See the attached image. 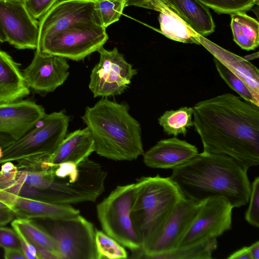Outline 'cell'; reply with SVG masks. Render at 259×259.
Instances as JSON below:
<instances>
[{
	"instance_id": "obj_2",
	"label": "cell",
	"mask_w": 259,
	"mask_h": 259,
	"mask_svg": "<svg viewBox=\"0 0 259 259\" xmlns=\"http://www.w3.org/2000/svg\"><path fill=\"white\" fill-rule=\"evenodd\" d=\"M172 169L169 178L182 196L194 202L215 197L226 198L233 208L249 202L247 171L230 157L203 151Z\"/></svg>"
},
{
	"instance_id": "obj_15",
	"label": "cell",
	"mask_w": 259,
	"mask_h": 259,
	"mask_svg": "<svg viewBox=\"0 0 259 259\" xmlns=\"http://www.w3.org/2000/svg\"><path fill=\"white\" fill-rule=\"evenodd\" d=\"M69 69L67 59L35 51L31 63L22 75L30 91L45 96L64 83L69 75Z\"/></svg>"
},
{
	"instance_id": "obj_50",
	"label": "cell",
	"mask_w": 259,
	"mask_h": 259,
	"mask_svg": "<svg viewBox=\"0 0 259 259\" xmlns=\"http://www.w3.org/2000/svg\"><path fill=\"white\" fill-rule=\"evenodd\" d=\"M16 1H21V2H23L24 1V0H16Z\"/></svg>"
},
{
	"instance_id": "obj_22",
	"label": "cell",
	"mask_w": 259,
	"mask_h": 259,
	"mask_svg": "<svg viewBox=\"0 0 259 259\" xmlns=\"http://www.w3.org/2000/svg\"><path fill=\"white\" fill-rule=\"evenodd\" d=\"M29 94L18 64L0 50V104L22 99Z\"/></svg>"
},
{
	"instance_id": "obj_20",
	"label": "cell",
	"mask_w": 259,
	"mask_h": 259,
	"mask_svg": "<svg viewBox=\"0 0 259 259\" xmlns=\"http://www.w3.org/2000/svg\"><path fill=\"white\" fill-rule=\"evenodd\" d=\"M95 151L94 138L88 127L66 135L50 155V162L55 165L63 162L79 164Z\"/></svg>"
},
{
	"instance_id": "obj_49",
	"label": "cell",
	"mask_w": 259,
	"mask_h": 259,
	"mask_svg": "<svg viewBox=\"0 0 259 259\" xmlns=\"http://www.w3.org/2000/svg\"><path fill=\"white\" fill-rule=\"evenodd\" d=\"M0 207H8L4 203L0 202Z\"/></svg>"
},
{
	"instance_id": "obj_42",
	"label": "cell",
	"mask_w": 259,
	"mask_h": 259,
	"mask_svg": "<svg viewBox=\"0 0 259 259\" xmlns=\"http://www.w3.org/2000/svg\"><path fill=\"white\" fill-rule=\"evenodd\" d=\"M228 259H251L248 247L245 246L230 254Z\"/></svg>"
},
{
	"instance_id": "obj_32",
	"label": "cell",
	"mask_w": 259,
	"mask_h": 259,
	"mask_svg": "<svg viewBox=\"0 0 259 259\" xmlns=\"http://www.w3.org/2000/svg\"><path fill=\"white\" fill-rule=\"evenodd\" d=\"M50 155L38 154L29 156L17 160L16 166L19 171L25 172L45 171L54 165L49 161Z\"/></svg>"
},
{
	"instance_id": "obj_1",
	"label": "cell",
	"mask_w": 259,
	"mask_h": 259,
	"mask_svg": "<svg viewBox=\"0 0 259 259\" xmlns=\"http://www.w3.org/2000/svg\"><path fill=\"white\" fill-rule=\"evenodd\" d=\"M226 93L193 107L203 152L230 157L245 170L259 164V106Z\"/></svg>"
},
{
	"instance_id": "obj_18",
	"label": "cell",
	"mask_w": 259,
	"mask_h": 259,
	"mask_svg": "<svg viewBox=\"0 0 259 259\" xmlns=\"http://www.w3.org/2000/svg\"><path fill=\"white\" fill-rule=\"evenodd\" d=\"M152 10L159 12L160 32L172 40L199 45L197 32L185 21L170 0H147Z\"/></svg>"
},
{
	"instance_id": "obj_43",
	"label": "cell",
	"mask_w": 259,
	"mask_h": 259,
	"mask_svg": "<svg viewBox=\"0 0 259 259\" xmlns=\"http://www.w3.org/2000/svg\"><path fill=\"white\" fill-rule=\"evenodd\" d=\"M248 247L251 259H259L258 241H256Z\"/></svg>"
},
{
	"instance_id": "obj_38",
	"label": "cell",
	"mask_w": 259,
	"mask_h": 259,
	"mask_svg": "<svg viewBox=\"0 0 259 259\" xmlns=\"http://www.w3.org/2000/svg\"><path fill=\"white\" fill-rule=\"evenodd\" d=\"M15 215L8 207H0V226H3L11 222Z\"/></svg>"
},
{
	"instance_id": "obj_39",
	"label": "cell",
	"mask_w": 259,
	"mask_h": 259,
	"mask_svg": "<svg viewBox=\"0 0 259 259\" xmlns=\"http://www.w3.org/2000/svg\"><path fill=\"white\" fill-rule=\"evenodd\" d=\"M4 250L5 259H27L21 248H5Z\"/></svg>"
},
{
	"instance_id": "obj_28",
	"label": "cell",
	"mask_w": 259,
	"mask_h": 259,
	"mask_svg": "<svg viewBox=\"0 0 259 259\" xmlns=\"http://www.w3.org/2000/svg\"><path fill=\"white\" fill-rule=\"evenodd\" d=\"M216 68L223 80L240 97L248 102L259 106V95L253 92L242 80L231 72L214 58Z\"/></svg>"
},
{
	"instance_id": "obj_48",
	"label": "cell",
	"mask_w": 259,
	"mask_h": 259,
	"mask_svg": "<svg viewBox=\"0 0 259 259\" xmlns=\"http://www.w3.org/2000/svg\"><path fill=\"white\" fill-rule=\"evenodd\" d=\"M255 5H258L259 4V0H252Z\"/></svg>"
},
{
	"instance_id": "obj_4",
	"label": "cell",
	"mask_w": 259,
	"mask_h": 259,
	"mask_svg": "<svg viewBox=\"0 0 259 259\" xmlns=\"http://www.w3.org/2000/svg\"><path fill=\"white\" fill-rule=\"evenodd\" d=\"M175 183L157 175L135 183L131 217L142 243V254L155 240L174 207L182 197Z\"/></svg>"
},
{
	"instance_id": "obj_17",
	"label": "cell",
	"mask_w": 259,
	"mask_h": 259,
	"mask_svg": "<svg viewBox=\"0 0 259 259\" xmlns=\"http://www.w3.org/2000/svg\"><path fill=\"white\" fill-rule=\"evenodd\" d=\"M198 153L195 145L174 137L157 142L144 153L143 162L151 168L173 169Z\"/></svg>"
},
{
	"instance_id": "obj_27",
	"label": "cell",
	"mask_w": 259,
	"mask_h": 259,
	"mask_svg": "<svg viewBox=\"0 0 259 259\" xmlns=\"http://www.w3.org/2000/svg\"><path fill=\"white\" fill-rule=\"evenodd\" d=\"M11 225H15L35 247L48 249L60 259L55 242L46 229L29 219L17 218L11 222Z\"/></svg>"
},
{
	"instance_id": "obj_41",
	"label": "cell",
	"mask_w": 259,
	"mask_h": 259,
	"mask_svg": "<svg viewBox=\"0 0 259 259\" xmlns=\"http://www.w3.org/2000/svg\"><path fill=\"white\" fill-rule=\"evenodd\" d=\"M38 259H59L53 251L42 247H36Z\"/></svg>"
},
{
	"instance_id": "obj_31",
	"label": "cell",
	"mask_w": 259,
	"mask_h": 259,
	"mask_svg": "<svg viewBox=\"0 0 259 259\" xmlns=\"http://www.w3.org/2000/svg\"><path fill=\"white\" fill-rule=\"evenodd\" d=\"M219 14H230L251 10L255 5L252 0H197Z\"/></svg>"
},
{
	"instance_id": "obj_14",
	"label": "cell",
	"mask_w": 259,
	"mask_h": 259,
	"mask_svg": "<svg viewBox=\"0 0 259 259\" xmlns=\"http://www.w3.org/2000/svg\"><path fill=\"white\" fill-rule=\"evenodd\" d=\"M201 205L182 197L165 221L158 236L144 251L141 258L154 255L178 247L193 222Z\"/></svg>"
},
{
	"instance_id": "obj_6",
	"label": "cell",
	"mask_w": 259,
	"mask_h": 259,
	"mask_svg": "<svg viewBox=\"0 0 259 259\" xmlns=\"http://www.w3.org/2000/svg\"><path fill=\"white\" fill-rule=\"evenodd\" d=\"M134 188L135 183L117 186L97 205V213L103 232L135 252L142 250V243L131 217Z\"/></svg>"
},
{
	"instance_id": "obj_25",
	"label": "cell",
	"mask_w": 259,
	"mask_h": 259,
	"mask_svg": "<svg viewBox=\"0 0 259 259\" xmlns=\"http://www.w3.org/2000/svg\"><path fill=\"white\" fill-rule=\"evenodd\" d=\"M217 246V238H212L178 246L167 252L154 255L150 259H210Z\"/></svg>"
},
{
	"instance_id": "obj_12",
	"label": "cell",
	"mask_w": 259,
	"mask_h": 259,
	"mask_svg": "<svg viewBox=\"0 0 259 259\" xmlns=\"http://www.w3.org/2000/svg\"><path fill=\"white\" fill-rule=\"evenodd\" d=\"M233 207L225 198H208L201 205L178 246L217 238L231 229Z\"/></svg>"
},
{
	"instance_id": "obj_37",
	"label": "cell",
	"mask_w": 259,
	"mask_h": 259,
	"mask_svg": "<svg viewBox=\"0 0 259 259\" xmlns=\"http://www.w3.org/2000/svg\"><path fill=\"white\" fill-rule=\"evenodd\" d=\"M16 231L21 245V248L27 259H38L36 247L31 244L20 230L14 225H11Z\"/></svg>"
},
{
	"instance_id": "obj_16",
	"label": "cell",
	"mask_w": 259,
	"mask_h": 259,
	"mask_svg": "<svg viewBox=\"0 0 259 259\" xmlns=\"http://www.w3.org/2000/svg\"><path fill=\"white\" fill-rule=\"evenodd\" d=\"M45 115L43 107L32 101L21 99L0 104V133L16 141Z\"/></svg>"
},
{
	"instance_id": "obj_19",
	"label": "cell",
	"mask_w": 259,
	"mask_h": 259,
	"mask_svg": "<svg viewBox=\"0 0 259 259\" xmlns=\"http://www.w3.org/2000/svg\"><path fill=\"white\" fill-rule=\"evenodd\" d=\"M195 39L220 62L259 95V71L248 61L213 42L198 33Z\"/></svg>"
},
{
	"instance_id": "obj_40",
	"label": "cell",
	"mask_w": 259,
	"mask_h": 259,
	"mask_svg": "<svg viewBox=\"0 0 259 259\" xmlns=\"http://www.w3.org/2000/svg\"><path fill=\"white\" fill-rule=\"evenodd\" d=\"M17 197L0 189V202L11 209Z\"/></svg>"
},
{
	"instance_id": "obj_30",
	"label": "cell",
	"mask_w": 259,
	"mask_h": 259,
	"mask_svg": "<svg viewBox=\"0 0 259 259\" xmlns=\"http://www.w3.org/2000/svg\"><path fill=\"white\" fill-rule=\"evenodd\" d=\"M102 26L107 28L119 20L124 8L131 6L130 0H96Z\"/></svg>"
},
{
	"instance_id": "obj_47",
	"label": "cell",
	"mask_w": 259,
	"mask_h": 259,
	"mask_svg": "<svg viewBox=\"0 0 259 259\" xmlns=\"http://www.w3.org/2000/svg\"><path fill=\"white\" fill-rule=\"evenodd\" d=\"M3 149L0 147V159L3 156Z\"/></svg>"
},
{
	"instance_id": "obj_13",
	"label": "cell",
	"mask_w": 259,
	"mask_h": 259,
	"mask_svg": "<svg viewBox=\"0 0 259 259\" xmlns=\"http://www.w3.org/2000/svg\"><path fill=\"white\" fill-rule=\"evenodd\" d=\"M0 24L10 45L18 49H36L39 21L30 16L23 2L0 0Z\"/></svg>"
},
{
	"instance_id": "obj_5",
	"label": "cell",
	"mask_w": 259,
	"mask_h": 259,
	"mask_svg": "<svg viewBox=\"0 0 259 259\" xmlns=\"http://www.w3.org/2000/svg\"><path fill=\"white\" fill-rule=\"evenodd\" d=\"M80 170L75 175L59 177L54 174L49 187L39 190L23 185L20 196L45 202L71 205L95 202L105 190L106 171L89 158L80 163Z\"/></svg>"
},
{
	"instance_id": "obj_7",
	"label": "cell",
	"mask_w": 259,
	"mask_h": 259,
	"mask_svg": "<svg viewBox=\"0 0 259 259\" xmlns=\"http://www.w3.org/2000/svg\"><path fill=\"white\" fill-rule=\"evenodd\" d=\"M69 122L63 111L46 114L31 130L3 149L0 164L34 155H51L66 136Z\"/></svg>"
},
{
	"instance_id": "obj_8",
	"label": "cell",
	"mask_w": 259,
	"mask_h": 259,
	"mask_svg": "<svg viewBox=\"0 0 259 259\" xmlns=\"http://www.w3.org/2000/svg\"><path fill=\"white\" fill-rule=\"evenodd\" d=\"M49 230L60 259H99L95 241L96 229L79 214L50 220Z\"/></svg>"
},
{
	"instance_id": "obj_35",
	"label": "cell",
	"mask_w": 259,
	"mask_h": 259,
	"mask_svg": "<svg viewBox=\"0 0 259 259\" xmlns=\"http://www.w3.org/2000/svg\"><path fill=\"white\" fill-rule=\"evenodd\" d=\"M59 0H24V5L34 19L40 20Z\"/></svg>"
},
{
	"instance_id": "obj_3",
	"label": "cell",
	"mask_w": 259,
	"mask_h": 259,
	"mask_svg": "<svg viewBox=\"0 0 259 259\" xmlns=\"http://www.w3.org/2000/svg\"><path fill=\"white\" fill-rule=\"evenodd\" d=\"M81 119L94 138L99 155L116 161H132L144 153L140 124L127 104L103 98L87 107Z\"/></svg>"
},
{
	"instance_id": "obj_9",
	"label": "cell",
	"mask_w": 259,
	"mask_h": 259,
	"mask_svg": "<svg viewBox=\"0 0 259 259\" xmlns=\"http://www.w3.org/2000/svg\"><path fill=\"white\" fill-rule=\"evenodd\" d=\"M102 25L80 22L55 34L37 53L80 61L98 51L108 40Z\"/></svg>"
},
{
	"instance_id": "obj_24",
	"label": "cell",
	"mask_w": 259,
	"mask_h": 259,
	"mask_svg": "<svg viewBox=\"0 0 259 259\" xmlns=\"http://www.w3.org/2000/svg\"><path fill=\"white\" fill-rule=\"evenodd\" d=\"M234 41L242 49L255 50L259 45V23L246 12L231 14L230 24Z\"/></svg>"
},
{
	"instance_id": "obj_26",
	"label": "cell",
	"mask_w": 259,
	"mask_h": 259,
	"mask_svg": "<svg viewBox=\"0 0 259 259\" xmlns=\"http://www.w3.org/2000/svg\"><path fill=\"white\" fill-rule=\"evenodd\" d=\"M193 113V108L188 107L167 110L158 118V123L164 132L169 136L177 137L180 134L185 136L187 129L194 125Z\"/></svg>"
},
{
	"instance_id": "obj_34",
	"label": "cell",
	"mask_w": 259,
	"mask_h": 259,
	"mask_svg": "<svg viewBox=\"0 0 259 259\" xmlns=\"http://www.w3.org/2000/svg\"><path fill=\"white\" fill-rule=\"evenodd\" d=\"M18 172L17 166L12 162L3 163L0 170V189L13 194Z\"/></svg>"
},
{
	"instance_id": "obj_33",
	"label": "cell",
	"mask_w": 259,
	"mask_h": 259,
	"mask_svg": "<svg viewBox=\"0 0 259 259\" xmlns=\"http://www.w3.org/2000/svg\"><path fill=\"white\" fill-rule=\"evenodd\" d=\"M249 204L245 213V220L251 226L259 227V178L256 177L251 185Z\"/></svg>"
},
{
	"instance_id": "obj_10",
	"label": "cell",
	"mask_w": 259,
	"mask_h": 259,
	"mask_svg": "<svg viewBox=\"0 0 259 259\" xmlns=\"http://www.w3.org/2000/svg\"><path fill=\"white\" fill-rule=\"evenodd\" d=\"M98 52L99 62L92 70L89 87L94 97L107 98L122 94L131 84L137 70L126 61L117 48Z\"/></svg>"
},
{
	"instance_id": "obj_44",
	"label": "cell",
	"mask_w": 259,
	"mask_h": 259,
	"mask_svg": "<svg viewBox=\"0 0 259 259\" xmlns=\"http://www.w3.org/2000/svg\"><path fill=\"white\" fill-rule=\"evenodd\" d=\"M14 141L8 136L0 133V147L3 149L9 146Z\"/></svg>"
},
{
	"instance_id": "obj_45",
	"label": "cell",
	"mask_w": 259,
	"mask_h": 259,
	"mask_svg": "<svg viewBox=\"0 0 259 259\" xmlns=\"http://www.w3.org/2000/svg\"><path fill=\"white\" fill-rule=\"evenodd\" d=\"M130 1L131 6L152 10L151 6L147 0H130Z\"/></svg>"
},
{
	"instance_id": "obj_29",
	"label": "cell",
	"mask_w": 259,
	"mask_h": 259,
	"mask_svg": "<svg viewBox=\"0 0 259 259\" xmlns=\"http://www.w3.org/2000/svg\"><path fill=\"white\" fill-rule=\"evenodd\" d=\"M95 241L99 259L127 257V253L123 246L104 232L96 230Z\"/></svg>"
},
{
	"instance_id": "obj_23",
	"label": "cell",
	"mask_w": 259,
	"mask_h": 259,
	"mask_svg": "<svg viewBox=\"0 0 259 259\" xmlns=\"http://www.w3.org/2000/svg\"><path fill=\"white\" fill-rule=\"evenodd\" d=\"M187 23L197 33L206 36L213 33L215 24L209 8L197 0H170Z\"/></svg>"
},
{
	"instance_id": "obj_36",
	"label": "cell",
	"mask_w": 259,
	"mask_h": 259,
	"mask_svg": "<svg viewBox=\"0 0 259 259\" xmlns=\"http://www.w3.org/2000/svg\"><path fill=\"white\" fill-rule=\"evenodd\" d=\"M0 247L21 248L19 238L14 229L0 226Z\"/></svg>"
},
{
	"instance_id": "obj_11",
	"label": "cell",
	"mask_w": 259,
	"mask_h": 259,
	"mask_svg": "<svg viewBox=\"0 0 259 259\" xmlns=\"http://www.w3.org/2000/svg\"><path fill=\"white\" fill-rule=\"evenodd\" d=\"M80 22L102 25L96 8V1H59L39 20V35L36 51H39L58 32Z\"/></svg>"
},
{
	"instance_id": "obj_46",
	"label": "cell",
	"mask_w": 259,
	"mask_h": 259,
	"mask_svg": "<svg viewBox=\"0 0 259 259\" xmlns=\"http://www.w3.org/2000/svg\"><path fill=\"white\" fill-rule=\"evenodd\" d=\"M6 41H7V37L0 24V42H4Z\"/></svg>"
},
{
	"instance_id": "obj_21",
	"label": "cell",
	"mask_w": 259,
	"mask_h": 259,
	"mask_svg": "<svg viewBox=\"0 0 259 259\" xmlns=\"http://www.w3.org/2000/svg\"><path fill=\"white\" fill-rule=\"evenodd\" d=\"M17 218L55 220L79 214L71 205L53 203L18 196L12 208Z\"/></svg>"
}]
</instances>
